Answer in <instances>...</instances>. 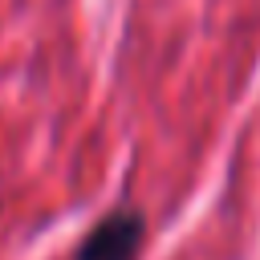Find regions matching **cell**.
I'll list each match as a JSON object with an SVG mask.
<instances>
[{"label": "cell", "mask_w": 260, "mask_h": 260, "mask_svg": "<svg viewBox=\"0 0 260 260\" xmlns=\"http://www.w3.org/2000/svg\"><path fill=\"white\" fill-rule=\"evenodd\" d=\"M142 240H146V219L134 207H114L89 228L73 260H138Z\"/></svg>", "instance_id": "1"}]
</instances>
